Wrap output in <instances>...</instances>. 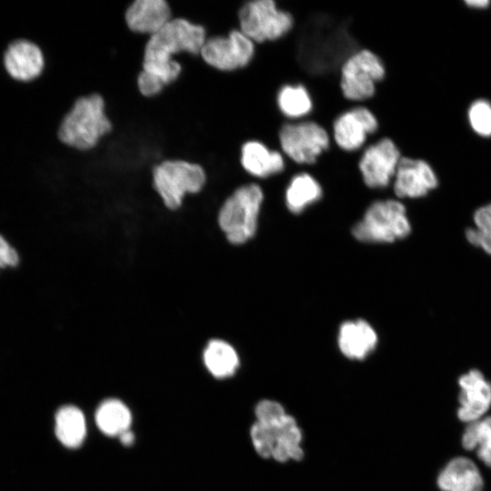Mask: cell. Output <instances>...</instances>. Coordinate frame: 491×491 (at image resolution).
<instances>
[{"mask_svg":"<svg viewBox=\"0 0 491 491\" xmlns=\"http://www.w3.org/2000/svg\"><path fill=\"white\" fill-rule=\"evenodd\" d=\"M280 114L289 121L304 120L314 109V101L308 88L302 83L282 85L276 95Z\"/></svg>","mask_w":491,"mask_h":491,"instance_id":"21","label":"cell"},{"mask_svg":"<svg viewBox=\"0 0 491 491\" xmlns=\"http://www.w3.org/2000/svg\"><path fill=\"white\" fill-rule=\"evenodd\" d=\"M95 421L104 435L118 437L130 429L132 413L122 400L114 397L106 398L97 406Z\"/></svg>","mask_w":491,"mask_h":491,"instance_id":"23","label":"cell"},{"mask_svg":"<svg viewBox=\"0 0 491 491\" xmlns=\"http://www.w3.org/2000/svg\"><path fill=\"white\" fill-rule=\"evenodd\" d=\"M377 343L375 328L364 319L345 321L339 327L338 347L347 358L365 359L376 349Z\"/></svg>","mask_w":491,"mask_h":491,"instance_id":"16","label":"cell"},{"mask_svg":"<svg viewBox=\"0 0 491 491\" xmlns=\"http://www.w3.org/2000/svg\"><path fill=\"white\" fill-rule=\"evenodd\" d=\"M112 129L105 114V102L100 95L78 98L64 115L57 127V139L79 150L95 146Z\"/></svg>","mask_w":491,"mask_h":491,"instance_id":"3","label":"cell"},{"mask_svg":"<svg viewBox=\"0 0 491 491\" xmlns=\"http://www.w3.org/2000/svg\"><path fill=\"white\" fill-rule=\"evenodd\" d=\"M171 10L164 0H136L126 10L128 27L151 35L160 31L171 19Z\"/></svg>","mask_w":491,"mask_h":491,"instance_id":"17","label":"cell"},{"mask_svg":"<svg viewBox=\"0 0 491 491\" xmlns=\"http://www.w3.org/2000/svg\"><path fill=\"white\" fill-rule=\"evenodd\" d=\"M458 386V418L467 424L481 419L491 406V383L479 370L472 369L459 377Z\"/></svg>","mask_w":491,"mask_h":491,"instance_id":"14","label":"cell"},{"mask_svg":"<svg viewBox=\"0 0 491 491\" xmlns=\"http://www.w3.org/2000/svg\"><path fill=\"white\" fill-rule=\"evenodd\" d=\"M379 128L375 113L365 105L341 112L332 123V139L344 152L354 153L365 147L367 139Z\"/></svg>","mask_w":491,"mask_h":491,"instance_id":"11","label":"cell"},{"mask_svg":"<svg viewBox=\"0 0 491 491\" xmlns=\"http://www.w3.org/2000/svg\"><path fill=\"white\" fill-rule=\"evenodd\" d=\"M467 241L491 255V229L480 230L476 227H470L466 231Z\"/></svg>","mask_w":491,"mask_h":491,"instance_id":"28","label":"cell"},{"mask_svg":"<svg viewBox=\"0 0 491 491\" xmlns=\"http://www.w3.org/2000/svg\"><path fill=\"white\" fill-rule=\"evenodd\" d=\"M239 29L256 44L286 36L295 25L292 13L279 8L274 0H253L238 10Z\"/></svg>","mask_w":491,"mask_h":491,"instance_id":"8","label":"cell"},{"mask_svg":"<svg viewBox=\"0 0 491 491\" xmlns=\"http://www.w3.org/2000/svg\"><path fill=\"white\" fill-rule=\"evenodd\" d=\"M265 195L256 183L238 186L223 202L217 213V225L226 241L241 246L256 235Z\"/></svg>","mask_w":491,"mask_h":491,"instance_id":"2","label":"cell"},{"mask_svg":"<svg viewBox=\"0 0 491 491\" xmlns=\"http://www.w3.org/2000/svg\"><path fill=\"white\" fill-rule=\"evenodd\" d=\"M411 223L405 205L396 199L371 203L352 229L354 237L363 243L388 244L406 238Z\"/></svg>","mask_w":491,"mask_h":491,"instance_id":"4","label":"cell"},{"mask_svg":"<svg viewBox=\"0 0 491 491\" xmlns=\"http://www.w3.org/2000/svg\"><path fill=\"white\" fill-rule=\"evenodd\" d=\"M86 420L83 411L74 405L61 406L55 416V433L67 448H77L86 437Z\"/></svg>","mask_w":491,"mask_h":491,"instance_id":"22","label":"cell"},{"mask_svg":"<svg viewBox=\"0 0 491 491\" xmlns=\"http://www.w3.org/2000/svg\"><path fill=\"white\" fill-rule=\"evenodd\" d=\"M323 196L319 181L308 172L295 174L285 190V203L293 214H300Z\"/></svg>","mask_w":491,"mask_h":491,"instance_id":"20","label":"cell"},{"mask_svg":"<svg viewBox=\"0 0 491 491\" xmlns=\"http://www.w3.org/2000/svg\"><path fill=\"white\" fill-rule=\"evenodd\" d=\"M401 157L400 150L389 137L366 145L357 161L363 183L371 189L387 187L393 182Z\"/></svg>","mask_w":491,"mask_h":491,"instance_id":"9","label":"cell"},{"mask_svg":"<svg viewBox=\"0 0 491 491\" xmlns=\"http://www.w3.org/2000/svg\"><path fill=\"white\" fill-rule=\"evenodd\" d=\"M255 414L256 422L268 426L277 424L286 416L283 406L274 400L260 401L256 406Z\"/></svg>","mask_w":491,"mask_h":491,"instance_id":"27","label":"cell"},{"mask_svg":"<svg viewBox=\"0 0 491 491\" xmlns=\"http://www.w3.org/2000/svg\"><path fill=\"white\" fill-rule=\"evenodd\" d=\"M205 182L203 167L186 161H164L153 170L155 190L169 211L179 209L185 195L199 193Z\"/></svg>","mask_w":491,"mask_h":491,"instance_id":"6","label":"cell"},{"mask_svg":"<svg viewBox=\"0 0 491 491\" xmlns=\"http://www.w3.org/2000/svg\"><path fill=\"white\" fill-rule=\"evenodd\" d=\"M392 183L397 197L418 198L435 189L438 180L426 161L402 156Z\"/></svg>","mask_w":491,"mask_h":491,"instance_id":"13","label":"cell"},{"mask_svg":"<svg viewBox=\"0 0 491 491\" xmlns=\"http://www.w3.org/2000/svg\"><path fill=\"white\" fill-rule=\"evenodd\" d=\"M386 76L382 59L368 48H359L349 55L339 67V88L350 102L371 99L376 85Z\"/></svg>","mask_w":491,"mask_h":491,"instance_id":"5","label":"cell"},{"mask_svg":"<svg viewBox=\"0 0 491 491\" xmlns=\"http://www.w3.org/2000/svg\"><path fill=\"white\" fill-rule=\"evenodd\" d=\"M251 439L255 450L261 457H272L276 443L274 426L256 422L251 428Z\"/></svg>","mask_w":491,"mask_h":491,"instance_id":"26","label":"cell"},{"mask_svg":"<svg viewBox=\"0 0 491 491\" xmlns=\"http://www.w3.org/2000/svg\"><path fill=\"white\" fill-rule=\"evenodd\" d=\"M118 439L120 440V442L125 445V446H130L134 443L135 441V435L134 433L132 432L131 429H128L126 431H125L124 433H122L119 436H118Z\"/></svg>","mask_w":491,"mask_h":491,"instance_id":"31","label":"cell"},{"mask_svg":"<svg viewBox=\"0 0 491 491\" xmlns=\"http://www.w3.org/2000/svg\"><path fill=\"white\" fill-rule=\"evenodd\" d=\"M463 447L476 449V455L486 466H491V416L469 423L462 436Z\"/></svg>","mask_w":491,"mask_h":491,"instance_id":"24","label":"cell"},{"mask_svg":"<svg viewBox=\"0 0 491 491\" xmlns=\"http://www.w3.org/2000/svg\"><path fill=\"white\" fill-rule=\"evenodd\" d=\"M437 486L442 491H482L484 482L473 461L456 457L442 469Z\"/></svg>","mask_w":491,"mask_h":491,"instance_id":"19","label":"cell"},{"mask_svg":"<svg viewBox=\"0 0 491 491\" xmlns=\"http://www.w3.org/2000/svg\"><path fill=\"white\" fill-rule=\"evenodd\" d=\"M3 65L11 79L28 84L41 77L46 60L43 49L36 43L18 38L6 46L3 54Z\"/></svg>","mask_w":491,"mask_h":491,"instance_id":"12","label":"cell"},{"mask_svg":"<svg viewBox=\"0 0 491 491\" xmlns=\"http://www.w3.org/2000/svg\"><path fill=\"white\" fill-rule=\"evenodd\" d=\"M201 356L206 371L216 379L233 376L240 366V358L235 347L220 337L206 340Z\"/></svg>","mask_w":491,"mask_h":491,"instance_id":"18","label":"cell"},{"mask_svg":"<svg viewBox=\"0 0 491 491\" xmlns=\"http://www.w3.org/2000/svg\"><path fill=\"white\" fill-rule=\"evenodd\" d=\"M466 3L471 7H476V8H485L490 4V2L487 0H473V1L471 0V1H466Z\"/></svg>","mask_w":491,"mask_h":491,"instance_id":"32","label":"cell"},{"mask_svg":"<svg viewBox=\"0 0 491 491\" xmlns=\"http://www.w3.org/2000/svg\"><path fill=\"white\" fill-rule=\"evenodd\" d=\"M240 164L247 174L260 179L281 174L286 167L281 150L270 148L259 139H250L242 145Z\"/></svg>","mask_w":491,"mask_h":491,"instance_id":"15","label":"cell"},{"mask_svg":"<svg viewBox=\"0 0 491 491\" xmlns=\"http://www.w3.org/2000/svg\"><path fill=\"white\" fill-rule=\"evenodd\" d=\"M205 40L203 26L183 18L170 20L148 40L145 48L143 72L164 85L171 83L181 72L180 64L172 56L180 52L198 54Z\"/></svg>","mask_w":491,"mask_h":491,"instance_id":"1","label":"cell"},{"mask_svg":"<svg viewBox=\"0 0 491 491\" xmlns=\"http://www.w3.org/2000/svg\"><path fill=\"white\" fill-rule=\"evenodd\" d=\"M277 139L284 155L297 165H315L331 145V134L314 120L287 121Z\"/></svg>","mask_w":491,"mask_h":491,"instance_id":"7","label":"cell"},{"mask_svg":"<svg viewBox=\"0 0 491 491\" xmlns=\"http://www.w3.org/2000/svg\"><path fill=\"white\" fill-rule=\"evenodd\" d=\"M468 120L473 130L482 136H491V103L475 101L468 110Z\"/></svg>","mask_w":491,"mask_h":491,"instance_id":"25","label":"cell"},{"mask_svg":"<svg viewBox=\"0 0 491 491\" xmlns=\"http://www.w3.org/2000/svg\"><path fill=\"white\" fill-rule=\"evenodd\" d=\"M475 227L480 230L491 229V203L478 208L474 214Z\"/></svg>","mask_w":491,"mask_h":491,"instance_id":"30","label":"cell"},{"mask_svg":"<svg viewBox=\"0 0 491 491\" xmlns=\"http://www.w3.org/2000/svg\"><path fill=\"white\" fill-rule=\"evenodd\" d=\"M19 261L16 249L0 234V269L15 267Z\"/></svg>","mask_w":491,"mask_h":491,"instance_id":"29","label":"cell"},{"mask_svg":"<svg viewBox=\"0 0 491 491\" xmlns=\"http://www.w3.org/2000/svg\"><path fill=\"white\" fill-rule=\"evenodd\" d=\"M200 54L211 66L221 71H234L248 65L256 55V43L239 28L227 35L205 40Z\"/></svg>","mask_w":491,"mask_h":491,"instance_id":"10","label":"cell"}]
</instances>
